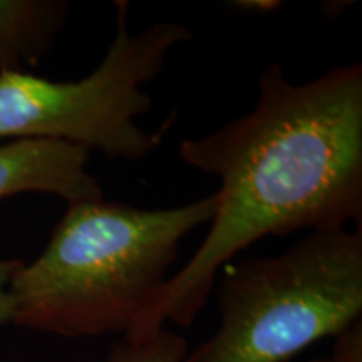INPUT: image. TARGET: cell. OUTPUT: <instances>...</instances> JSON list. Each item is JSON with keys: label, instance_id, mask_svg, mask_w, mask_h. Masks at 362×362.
Segmentation results:
<instances>
[{"label": "cell", "instance_id": "4", "mask_svg": "<svg viewBox=\"0 0 362 362\" xmlns=\"http://www.w3.org/2000/svg\"><path fill=\"white\" fill-rule=\"evenodd\" d=\"M115 7V39L86 78L0 71V141L52 139L126 161L143 160L158 146L160 138L136 123L153 107L143 86L161 74L168 54L192 33L178 22H158L133 34L129 2L116 0Z\"/></svg>", "mask_w": 362, "mask_h": 362}, {"label": "cell", "instance_id": "6", "mask_svg": "<svg viewBox=\"0 0 362 362\" xmlns=\"http://www.w3.org/2000/svg\"><path fill=\"white\" fill-rule=\"evenodd\" d=\"M67 8L52 0H0V71L37 64L61 33Z\"/></svg>", "mask_w": 362, "mask_h": 362}, {"label": "cell", "instance_id": "9", "mask_svg": "<svg viewBox=\"0 0 362 362\" xmlns=\"http://www.w3.org/2000/svg\"><path fill=\"white\" fill-rule=\"evenodd\" d=\"M22 265V260L0 259V325L12 324L13 302L11 293L12 277L17 269Z\"/></svg>", "mask_w": 362, "mask_h": 362}, {"label": "cell", "instance_id": "5", "mask_svg": "<svg viewBox=\"0 0 362 362\" xmlns=\"http://www.w3.org/2000/svg\"><path fill=\"white\" fill-rule=\"evenodd\" d=\"M90 151L52 139L0 144V200L24 193L54 194L66 203L101 200L99 180L88 171Z\"/></svg>", "mask_w": 362, "mask_h": 362}, {"label": "cell", "instance_id": "3", "mask_svg": "<svg viewBox=\"0 0 362 362\" xmlns=\"http://www.w3.org/2000/svg\"><path fill=\"white\" fill-rule=\"evenodd\" d=\"M221 275L218 327L185 362H291L362 320V228L309 232Z\"/></svg>", "mask_w": 362, "mask_h": 362}, {"label": "cell", "instance_id": "1", "mask_svg": "<svg viewBox=\"0 0 362 362\" xmlns=\"http://www.w3.org/2000/svg\"><path fill=\"white\" fill-rule=\"evenodd\" d=\"M180 158L220 181L216 210L198 250L170 275L124 334L141 341L171 322L188 327L216 277L265 237L362 226V64L351 62L304 84L272 62L259 76L255 107Z\"/></svg>", "mask_w": 362, "mask_h": 362}, {"label": "cell", "instance_id": "7", "mask_svg": "<svg viewBox=\"0 0 362 362\" xmlns=\"http://www.w3.org/2000/svg\"><path fill=\"white\" fill-rule=\"evenodd\" d=\"M188 342L178 332L163 327L141 341H123L112 346L106 362H185Z\"/></svg>", "mask_w": 362, "mask_h": 362}, {"label": "cell", "instance_id": "2", "mask_svg": "<svg viewBox=\"0 0 362 362\" xmlns=\"http://www.w3.org/2000/svg\"><path fill=\"white\" fill-rule=\"evenodd\" d=\"M215 210V193L161 210L67 203L42 253L13 274L12 324L61 337L124 336L170 279L181 240Z\"/></svg>", "mask_w": 362, "mask_h": 362}, {"label": "cell", "instance_id": "8", "mask_svg": "<svg viewBox=\"0 0 362 362\" xmlns=\"http://www.w3.org/2000/svg\"><path fill=\"white\" fill-rule=\"evenodd\" d=\"M309 362H362V320L334 339L327 354Z\"/></svg>", "mask_w": 362, "mask_h": 362}]
</instances>
